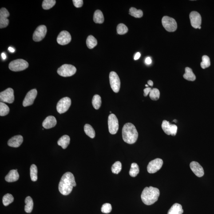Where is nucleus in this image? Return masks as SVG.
Masks as SVG:
<instances>
[{"label": "nucleus", "instance_id": "nucleus-1", "mask_svg": "<svg viewBox=\"0 0 214 214\" xmlns=\"http://www.w3.org/2000/svg\"><path fill=\"white\" fill-rule=\"evenodd\" d=\"M76 186L75 177L73 174L70 172H67L61 178L59 184V190L62 195L67 196L72 192L73 187Z\"/></svg>", "mask_w": 214, "mask_h": 214}, {"label": "nucleus", "instance_id": "nucleus-2", "mask_svg": "<svg viewBox=\"0 0 214 214\" xmlns=\"http://www.w3.org/2000/svg\"><path fill=\"white\" fill-rule=\"evenodd\" d=\"M160 195L158 188L152 186L146 187L142 193V200L146 205H151L157 201Z\"/></svg>", "mask_w": 214, "mask_h": 214}, {"label": "nucleus", "instance_id": "nucleus-3", "mask_svg": "<svg viewBox=\"0 0 214 214\" xmlns=\"http://www.w3.org/2000/svg\"><path fill=\"white\" fill-rule=\"evenodd\" d=\"M138 136V132L133 124L128 123L124 125L122 128V137L125 142L134 144L136 142Z\"/></svg>", "mask_w": 214, "mask_h": 214}, {"label": "nucleus", "instance_id": "nucleus-4", "mask_svg": "<svg viewBox=\"0 0 214 214\" xmlns=\"http://www.w3.org/2000/svg\"><path fill=\"white\" fill-rule=\"evenodd\" d=\"M28 66V63L21 59L12 61L9 64V69L13 72H19L25 70Z\"/></svg>", "mask_w": 214, "mask_h": 214}, {"label": "nucleus", "instance_id": "nucleus-5", "mask_svg": "<svg viewBox=\"0 0 214 214\" xmlns=\"http://www.w3.org/2000/svg\"><path fill=\"white\" fill-rule=\"evenodd\" d=\"M77 69L70 64H64L57 69V73L64 77H70L76 73Z\"/></svg>", "mask_w": 214, "mask_h": 214}, {"label": "nucleus", "instance_id": "nucleus-6", "mask_svg": "<svg viewBox=\"0 0 214 214\" xmlns=\"http://www.w3.org/2000/svg\"><path fill=\"white\" fill-rule=\"evenodd\" d=\"M162 23L164 29L168 32H174L176 30L177 24L174 19L165 16L162 19Z\"/></svg>", "mask_w": 214, "mask_h": 214}, {"label": "nucleus", "instance_id": "nucleus-7", "mask_svg": "<svg viewBox=\"0 0 214 214\" xmlns=\"http://www.w3.org/2000/svg\"><path fill=\"white\" fill-rule=\"evenodd\" d=\"M0 100L1 102L12 104L14 102V90L9 88L0 93Z\"/></svg>", "mask_w": 214, "mask_h": 214}, {"label": "nucleus", "instance_id": "nucleus-8", "mask_svg": "<svg viewBox=\"0 0 214 214\" xmlns=\"http://www.w3.org/2000/svg\"><path fill=\"white\" fill-rule=\"evenodd\" d=\"M71 105V100L69 97H65L59 101L57 105V112L60 114L65 113L69 109Z\"/></svg>", "mask_w": 214, "mask_h": 214}, {"label": "nucleus", "instance_id": "nucleus-9", "mask_svg": "<svg viewBox=\"0 0 214 214\" xmlns=\"http://www.w3.org/2000/svg\"><path fill=\"white\" fill-rule=\"evenodd\" d=\"M109 83L111 88L115 93H118L120 88V80L117 73L114 72H111L109 75Z\"/></svg>", "mask_w": 214, "mask_h": 214}, {"label": "nucleus", "instance_id": "nucleus-10", "mask_svg": "<svg viewBox=\"0 0 214 214\" xmlns=\"http://www.w3.org/2000/svg\"><path fill=\"white\" fill-rule=\"evenodd\" d=\"M108 128L109 132L112 135L117 133L119 129L118 120L116 115L111 114L108 119Z\"/></svg>", "mask_w": 214, "mask_h": 214}, {"label": "nucleus", "instance_id": "nucleus-11", "mask_svg": "<svg viewBox=\"0 0 214 214\" xmlns=\"http://www.w3.org/2000/svg\"><path fill=\"white\" fill-rule=\"evenodd\" d=\"M163 164L161 159L157 158L150 162L147 167V170L149 173H154L160 170Z\"/></svg>", "mask_w": 214, "mask_h": 214}, {"label": "nucleus", "instance_id": "nucleus-12", "mask_svg": "<svg viewBox=\"0 0 214 214\" xmlns=\"http://www.w3.org/2000/svg\"><path fill=\"white\" fill-rule=\"evenodd\" d=\"M47 28L45 25L38 27L33 33V39L35 42H39L42 40L46 34Z\"/></svg>", "mask_w": 214, "mask_h": 214}, {"label": "nucleus", "instance_id": "nucleus-13", "mask_svg": "<svg viewBox=\"0 0 214 214\" xmlns=\"http://www.w3.org/2000/svg\"><path fill=\"white\" fill-rule=\"evenodd\" d=\"M191 25L195 29H198L201 24V17L198 13L192 11L190 14Z\"/></svg>", "mask_w": 214, "mask_h": 214}, {"label": "nucleus", "instance_id": "nucleus-14", "mask_svg": "<svg viewBox=\"0 0 214 214\" xmlns=\"http://www.w3.org/2000/svg\"><path fill=\"white\" fill-rule=\"evenodd\" d=\"M37 90L33 89L29 91L27 94L23 102V105L24 107H27L32 105L37 96Z\"/></svg>", "mask_w": 214, "mask_h": 214}, {"label": "nucleus", "instance_id": "nucleus-15", "mask_svg": "<svg viewBox=\"0 0 214 214\" xmlns=\"http://www.w3.org/2000/svg\"><path fill=\"white\" fill-rule=\"evenodd\" d=\"M10 13L5 8H1L0 10V28L1 29L6 27L9 24L8 18Z\"/></svg>", "mask_w": 214, "mask_h": 214}, {"label": "nucleus", "instance_id": "nucleus-16", "mask_svg": "<svg viewBox=\"0 0 214 214\" xmlns=\"http://www.w3.org/2000/svg\"><path fill=\"white\" fill-rule=\"evenodd\" d=\"M71 40L72 37L70 33L66 31H61L57 38V43L61 45H67L71 42Z\"/></svg>", "mask_w": 214, "mask_h": 214}, {"label": "nucleus", "instance_id": "nucleus-17", "mask_svg": "<svg viewBox=\"0 0 214 214\" xmlns=\"http://www.w3.org/2000/svg\"><path fill=\"white\" fill-rule=\"evenodd\" d=\"M190 168L192 172L198 177H201L204 174V170L201 166L196 161H192L190 164Z\"/></svg>", "mask_w": 214, "mask_h": 214}, {"label": "nucleus", "instance_id": "nucleus-18", "mask_svg": "<svg viewBox=\"0 0 214 214\" xmlns=\"http://www.w3.org/2000/svg\"><path fill=\"white\" fill-rule=\"evenodd\" d=\"M23 142V136L20 135H16L11 138L8 142V144L9 146L18 148L22 144Z\"/></svg>", "mask_w": 214, "mask_h": 214}, {"label": "nucleus", "instance_id": "nucleus-19", "mask_svg": "<svg viewBox=\"0 0 214 214\" xmlns=\"http://www.w3.org/2000/svg\"><path fill=\"white\" fill-rule=\"evenodd\" d=\"M57 124L56 118L53 116H49L43 122L42 126L46 129H50L55 126Z\"/></svg>", "mask_w": 214, "mask_h": 214}, {"label": "nucleus", "instance_id": "nucleus-20", "mask_svg": "<svg viewBox=\"0 0 214 214\" xmlns=\"http://www.w3.org/2000/svg\"><path fill=\"white\" fill-rule=\"evenodd\" d=\"M19 178V175L16 170H12L5 178L6 181L11 183L17 181Z\"/></svg>", "mask_w": 214, "mask_h": 214}, {"label": "nucleus", "instance_id": "nucleus-21", "mask_svg": "<svg viewBox=\"0 0 214 214\" xmlns=\"http://www.w3.org/2000/svg\"><path fill=\"white\" fill-rule=\"evenodd\" d=\"M184 211L181 205L176 203L173 205L168 211V214H182Z\"/></svg>", "mask_w": 214, "mask_h": 214}, {"label": "nucleus", "instance_id": "nucleus-22", "mask_svg": "<svg viewBox=\"0 0 214 214\" xmlns=\"http://www.w3.org/2000/svg\"><path fill=\"white\" fill-rule=\"evenodd\" d=\"M70 140V137L69 136L67 135H65L59 139L57 141V144L59 146L62 147L63 149H65L69 145Z\"/></svg>", "mask_w": 214, "mask_h": 214}, {"label": "nucleus", "instance_id": "nucleus-23", "mask_svg": "<svg viewBox=\"0 0 214 214\" xmlns=\"http://www.w3.org/2000/svg\"><path fill=\"white\" fill-rule=\"evenodd\" d=\"M183 77L185 79L189 81H194L196 80V77L191 68L186 67L185 68V73L183 75Z\"/></svg>", "mask_w": 214, "mask_h": 214}, {"label": "nucleus", "instance_id": "nucleus-24", "mask_svg": "<svg viewBox=\"0 0 214 214\" xmlns=\"http://www.w3.org/2000/svg\"><path fill=\"white\" fill-rule=\"evenodd\" d=\"M93 20L96 24H102L104 22L103 14L101 10H96L94 14Z\"/></svg>", "mask_w": 214, "mask_h": 214}, {"label": "nucleus", "instance_id": "nucleus-25", "mask_svg": "<svg viewBox=\"0 0 214 214\" xmlns=\"http://www.w3.org/2000/svg\"><path fill=\"white\" fill-rule=\"evenodd\" d=\"M25 211L27 213H31L33 210V200L30 196H28L25 199Z\"/></svg>", "mask_w": 214, "mask_h": 214}, {"label": "nucleus", "instance_id": "nucleus-26", "mask_svg": "<svg viewBox=\"0 0 214 214\" xmlns=\"http://www.w3.org/2000/svg\"><path fill=\"white\" fill-rule=\"evenodd\" d=\"M84 131L86 134L91 138H94L95 136V132L93 127L89 124H87L84 126Z\"/></svg>", "mask_w": 214, "mask_h": 214}, {"label": "nucleus", "instance_id": "nucleus-27", "mask_svg": "<svg viewBox=\"0 0 214 214\" xmlns=\"http://www.w3.org/2000/svg\"><path fill=\"white\" fill-rule=\"evenodd\" d=\"M86 43L87 46L89 49H92L97 45V40L93 35H89L87 38Z\"/></svg>", "mask_w": 214, "mask_h": 214}, {"label": "nucleus", "instance_id": "nucleus-28", "mask_svg": "<svg viewBox=\"0 0 214 214\" xmlns=\"http://www.w3.org/2000/svg\"><path fill=\"white\" fill-rule=\"evenodd\" d=\"M101 98L99 95H95L92 100V104L96 109H98L101 106Z\"/></svg>", "mask_w": 214, "mask_h": 214}, {"label": "nucleus", "instance_id": "nucleus-29", "mask_svg": "<svg viewBox=\"0 0 214 214\" xmlns=\"http://www.w3.org/2000/svg\"><path fill=\"white\" fill-rule=\"evenodd\" d=\"M129 14L136 18H140L142 17L143 13L141 10H137L136 8L131 7L129 10Z\"/></svg>", "mask_w": 214, "mask_h": 214}, {"label": "nucleus", "instance_id": "nucleus-30", "mask_svg": "<svg viewBox=\"0 0 214 214\" xmlns=\"http://www.w3.org/2000/svg\"><path fill=\"white\" fill-rule=\"evenodd\" d=\"M30 177L32 181L35 182L37 180V168L35 164H32L30 167Z\"/></svg>", "mask_w": 214, "mask_h": 214}, {"label": "nucleus", "instance_id": "nucleus-31", "mask_svg": "<svg viewBox=\"0 0 214 214\" xmlns=\"http://www.w3.org/2000/svg\"><path fill=\"white\" fill-rule=\"evenodd\" d=\"M139 172V168L138 165L136 163H132L131 165L129 175L132 177H136Z\"/></svg>", "mask_w": 214, "mask_h": 214}, {"label": "nucleus", "instance_id": "nucleus-32", "mask_svg": "<svg viewBox=\"0 0 214 214\" xmlns=\"http://www.w3.org/2000/svg\"><path fill=\"white\" fill-rule=\"evenodd\" d=\"M10 109L5 103L0 102V116H4L9 114Z\"/></svg>", "mask_w": 214, "mask_h": 214}, {"label": "nucleus", "instance_id": "nucleus-33", "mask_svg": "<svg viewBox=\"0 0 214 214\" xmlns=\"http://www.w3.org/2000/svg\"><path fill=\"white\" fill-rule=\"evenodd\" d=\"M56 3V1L55 0H44L42 2V7L45 10H49L53 7Z\"/></svg>", "mask_w": 214, "mask_h": 214}, {"label": "nucleus", "instance_id": "nucleus-34", "mask_svg": "<svg viewBox=\"0 0 214 214\" xmlns=\"http://www.w3.org/2000/svg\"><path fill=\"white\" fill-rule=\"evenodd\" d=\"M14 198L13 195L10 194H6L2 198V203L5 206H7L14 201Z\"/></svg>", "mask_w": 214, "mask_h": 214}, {"label": "nucleus", "instance_id": "nucleus-35", "mask_svg": "<svg viewBox=\"0 0 214 214\" xmlns=\"http://www.w3.org/2000/svg\"><path fill=\"white\" fill-rule=\"evenodd\" d=\"M202 61L201 63V66L203 69L209 67L210 66L211 62L209 57L206 55L203 56L202 57Z\"/></svg>", "mask_w": 214, "mask_h": 214}, {"label": "nucleus", "instance_id": "nucleus-36", "mask_svg": "<svg viewBox=\"0 0 214 214\" xmlns=\"http://www.w3.org/2000/svg\"><path fill=\"white\" fill-rule=\"evenodd\" d=\"M149 96L151 99L153 100H157L160 98V92L156 88H153L151 91Z\"/></svg>", "mask_w": 214, "mask_h": 214}, {"label": "nucleus", "instance_id": "nucleus-37", "mask_svg": "<svg viewBox=\"0 0 214 214\" xmlns=\"http://www.w3.org/2000/svg\"><path fill=\"white\" fill-rule=\"evenodd\" d=\"M122 164L120 161H116L112 167V171L113 173L118 174L121 170Z\"/></svg>", "mask_w": 214, "mask_h": 214}, {"label": "nucleus", "instance_id": "nucleus-38", "mask_svg": "<svg viewBox=\"0 0 214 214\" xmlns=\"http://www.w3.org/2000/svg\"><path fill=\"white\" fill-rule=\"evenodd\" d=\"M161 127L164 133L168 135H171V124H170L169 121L164 120L162 124Z\"/></svg>", "mask_w": 214, "mask_h": 214}, {"label": "nucleus", "instance_id": "nucleus-39", "mask_svg": "<svg viewBox=\"0 0 214 214\" xmlns=\"http://www.w3.org/2000/svg\"><path fill=\"white\" fill-rule=\"evenodd\" d=\"M117 31L118 34L124 35L128 32V29L127 27L124 24H120L117 25Z\"/></svg>", "mask_w": 214, "mask_h": 214}, {"label": "nucleus", "instance_id": "nucleus-40", "mask_svg": "<svg viewBox=\"0 0 214 214\" xmlns=\"http://www.w3.org/2000/svg\"><path fill=\"white\" fill-rule=\"evenodd\" d=\"M112 210V205L108 203H105L103 205L101 208V212L104 213H109L111 212Z\"/></svg>", "mask_w": 214, "mask_h": 214}, {"label": "nucleus", "instance_id": "nucleus-41", "mask_svg": "<svg viewBox=\"0 0 214 214\" xmlns=\"http://www.w3.org/2000/svg\"><path fill=\"white\" fill-rule=\"evenodd\" d=\"M178 127L177 126L174 124H171L170 133L172 136H175L177 131Z\"/></svg>", "mask_w": 214, "mask_h": 214}, {"label": "nucleus", "instance_id": "nucleus-42", "mask_svg": "<svg viewBox=\"0 0 214 214\" xmlns=\"http://www.w3.org/2000/svg\"><path fill=\"white\" fill-rule=\"evenodd\" d=\"M73 2L75 7L77 8L82 7L83 4V0H73Z\"/></svg>", "mask_w": 214, "mask_h": 214}, {"label": "nucleus", "instance_id": "nucleus-43", "mask_svg": "<svg viewBox=\"0 0 214 214\" xmlns=\"http://www.w3.org/2000/svg\"><path fill=\"white\" fill-rule=\"evenodd\" d=\"M152 89L151 88L147 87L146 88V89L144 90V96H147L148 95V94L150 93L151 91L152 90Z\"/></svg>", "mask_w": 214, "mask_h": 214}, {"label": "nucleus", "instance_id": "nucleus-44", "mask_svg": "<svg viewBox=\"0 0 214 214\" xmlns=\"http://www.w3.org/2000/svg\"><path fill=\"white\" fill-rule=\"evenodd\" d=\"M145 63L148 65H149L152 63V60L150 57H146L145 60Z\"/></svg>", "mask_w": 214, "mask_h": 214}, {"label": "nucleus", "instance_id": "nucleus-45", "mask_svg": "<svg viewBox=\"0 0 214 214\" xmlns=\"http://www.w3.org/2000/svg\"><path fill=\"white\" fill-rule=\"evenodd\" d=\"M140 56H141V54H140V53H137L135 55V57H134V59L135 60H138L139 58H140Z\"/></svg>", "mask_w": 214, "mask_h": 214}, {"label": "nucleus", "instance_id": "nucleus-46", "mask_svg": "<svg viewBox=\"0 0 214 214\" xmlns=\"http://www.w3.org/2000/svg\"><path fill=\"white\" fill-rule=\"evenodd\" d=\"M8 50H9L10 53H14L15 52V49L14 48L12 47H9L8 48Z\"/></svg>", "mask_w": 214, "mask_h": 214}, {"label": "nucleus", "instance_id": "nucleus-47", "mask_svg": "<svg viewBox=\"0 0 214 214\" xmlns=\"http://www.w3.org/2000/svg\"><path fill=\"white\" fill-rule=\"evenodd\" d=\"M1 57H2V59L4 60L6 59V54L5 53H2L1 54Z\"/></svg>", "mask_w": 214, "mask_h": 214}, {"label": "nucleus", "instance_id": "nucleus-48", "mask_svg": "<svg viewBox=\"0 0 214 214\" xmlns=\"http://www.w3.org/2000/svg\"><path fill=\"white\" fill-rule=\"evenodd\" d=\"M148 85L150 86H153V81H151V80H149L148 81Z\"/></svg>", "mask_w": 214, "mask_h": 214}, {"label": "nucleus", "instance_id": "nucleus-49", "mask_svg": "<svg viewBox=\"0 0 214 214\" xmlns=\"http://www.w3.org/2000/svg\"><path fill=\"white\" fill-rule=\"evenodd\" d=\"M145 86L147 87H148V86H149L147 85H146Z\"/></svg>", "mask_w": 214, "mask_h": 214}, {"label": "nucleus", "instance_id": "nucleus-50", "mask_svg": "<svg viewBox=\"0 0 214 214\" xmlns=\"http://www.w3.org/2000/svg\"><path fill=\"white\" fill-rule=\"evenodd\" d=\"M199 29H201V27L200 26V27H199L198 28Z\"/></svg>", "mask_w": 214, "mask_h": 214}]
</instances>
